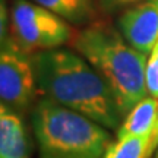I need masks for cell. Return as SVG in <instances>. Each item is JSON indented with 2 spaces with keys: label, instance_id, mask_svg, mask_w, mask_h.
Instances as JSON below:
<instances>
[{
  "label": "cell",
  "instance_id": "cell-6",
  "mask_svg": "<svg viewBox=\"0 0 158 158\" xmlns=\"http://www.w3.org/2000/svg\"><path fill=\"white\" fill-rule=\"evenodd\" d=\"M117 29L132 47L149 56L158 43V0H142L124 9Z\"/></svg>",
  "mask_w": 158,
  "mask_h": 158
},
{
  "label": "cell",
  "instance_id": "cell-3",
  "mask_svg": "<svg viewBox=\"0 0 158 158\" xmlns=\"http://www.w3.org/2000/svg\"><path fill=\"white\" fill-rule=\"evenodd\" d=\"M31 123L41 155L102 158L113 142L107 127L47 97L35 104Z\"/></svg>",
  "mask_w": 158,
  "mask_h": 158
},
{
  "label": "cell",
  "instance_id": "cell-15",
  "mask_svg": "<svg viewBox=\"0 0 158 158\" xmlns=\"http://www.w3.org/2000/svg\"><path fill=\"white\" fill-rule=\"evenodd\" d=\"M154 158H158V149H157V152H155V155H154Z\"/></svg>",
  "mask_w": 158,
  "mask_h": 158
},
{
  "label": "cell",
  "instance_id": "cell-9",
  "mask_svg": "<svg viewBox=\"0 0 158 158\" xmlns=\"http://www.w3.org/2000/svg\"><path fill=\"white\" fill-rule=\"evenodd\" d=\"M158 149V123L149 135L123 136L110 143L102 158H152Z\"/></svg>",
  "mask_w": 158,
  "mask_h": 158
},
{
  "label": "cell",
  "instance_id": "cell-1",
  "mask_svg": "<svg viewBox=\"0 0 158 158\" xmlns=\"http://www.w3.org/2000/svg\"><path fill=\"white\" fill-rule=\"evenodd\" d=\"M31 59L37 86L44 97L107 129L120 127L123 114L110 85L81 54L51 48L34 53Z\"/></svg>",
  "mask_w": 158,
  "mask_h": 158
},
{
  "label": "cell",
  "instance_id": "cell-7",
  "mask_svg": "<svg viewBox=\"0 0 158 158\" xmlns=\"http://www.w3.org/2000/svg\"><path fill=\"white\" fill-rule=\"evenodd\" d=\"M0 158H29V138L21 113L0 107Z\"/></svg>",
  "mask_w": 158,
  "mask_h": 158
},
{
  "label": "cell",
  "instance_id": "cell-11",
  "mask_svg": "<svg viewBox=\"0 0 158 158\" xmlns=\"http://www.w3.org/2000/svg\"><path fill=\"white\" fill-rule=\"evenodd\" d=\"M147 91L148 95L158 98V57L149 53L147 63Z\"/></svg>",
  "mask_w": 158,
  "mask_h": 158
},
{
  "label": "cell",
  "instance_id": "cell-13",
  "mask_svg": "<svg viewBox=\"0 0 158 158\" xmlns=\"http://www.w3.org/2000/svg\"><path fill=\"white\" fill-rule=\"evenodd\" d=\"M151 53H152V54H155V56L158 57V43H157V44H155V47H154V50L151 51Z\"/></svg>",
  "mask_w": 158,
  "mask_h": 158
},
{
  "label": "cell",
  "instance_id": "cell-14",
  "mask_svg": "<svg viewBox=\"0 0 158 158\" xmlns=\"http://www.w3.org/2000/svg\"><path fill=\"white\" fill-rule=\"evenodd\" d=\"M41 158H69V157H51V155H41Z\"/></svg>",
  "mask_w": 158,
  "mask_h": 158
},
{
  "label": "cell",
  "instance_id": "cell-5",
  "mask_svg": "<svg viewBox=\"0 0 158 158\" xmlns=\"http://www.w3.org/2000/svg\"><path fill=\"white\" fill-rule=\"evenodd\" d=\"M37 81L32 59L22 51L10 37L2 40L0 54V98L6 106L18 113L27 111L37 95Z\"/></svg>",
  "mask_w": 158,
  "mask_h": 158
},
{
  "label": "cell",
  "instance_id": "cell-12",
  "mask_svg": "<svg viewBox=\"0 0 158 158\" xmlns=\"http://www.w3.org/2000/svg\"><path fill=\"white\" fill-rule=\"evenodd\" d=\"M97 2L107 12H116L120 9H127V7L139 3L142 0H97Z\"/></svg>",
  "mask_w": 158,
  "mask_h": 158
},
{
  "label": "cell",
  "instance_id": "cell-4",
  "mask_svg": "<svg viewBox=\"0 0 158 158\" xmlns=\"http://www.w3.org/2000/svg\"><path fill=\"white\" fill-rule=\"evenodd\" d=\"M9 31L12 41L28 54L70 44L75 37L68 21L28 0L13 2Z\"/></svg>",
  "mask_w": 158,
  "mask_h": 158
},
{
  "label": "cell",
  "instance_id": "cell-10",
  "mask_svg": "<svg viewBox=\"0 0 158 158\" xmlns=\"http://www.w3.org/2000/svg\"><path fill=\"white\" fill-rule=\"evenodd\" d=\"M32 2L75 25H88L94 22L97 16L94 0H32Z\"/></svg>",
  "mask_w": 158,
  "mask_h": 158
},
{
  "label": "cell",
  "instance_id": "cell-2",
  "mask_svg": "<svg viewBox=\"0 0 158 158\" xmlns=\"http://www.w3.org/2000/svg\"><path fill=\"white\" fill-rule=\"evenodd\" d=\"M70 45L106 79L123 116L147 97L148 54L132 47L113 25L88 23L75 32Z\"/></svg>",
  "mask_w": 158,
  "mask_h": 158
},
{
  "label": "cell",
  "instance_id": "cell-8",
  "mask_svg": "<svg viewBox=\"0 0 158 158\" xmlns=\"http://www.w3.org/2000/svg\"><path fill=\"white\" fill-rule=\"evenodd\" d=\"M158 123V98L145 97L126 114L117 132V138L149 135Z\"/></svg>",
  "mask_w": 158,
  "mask_h": 158
}]
</instances>
